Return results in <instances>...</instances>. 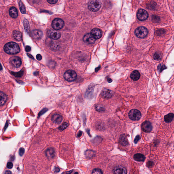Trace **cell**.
Wrapping results in <instances>:
<instances>
[{
  "label": "cell",
  "instance_id": "1",
  "mask_svg": "<svg viewBox=\"0 0 174 174\" xmlns=\"http://www.w3.org/2000/svg\"><path fill=\"white\" fill-rule=\"evenodd\" d=\"M4 50L7 54L15 55L20 52V49L17 44L14 42H10L4 45Z\"/></svg>",
  "mask_w": 174,
  "mask_h": 174
},
{
  "label": "cell",
  "instance_id": "2",
  "mask_svg": "<svg viewBox=\"0 0 174 174\" xmlns=\"http://www.w3.org/2000/svg\"><path fill=\"white\" fill-rule=\"evenodd\" d=\"M88 7L91 12H96L100 9L101 4L97 0H90L88 2Z\"/></svg>",
  "mask_w": 174,
  "mask_h": 174
},
{
  "label": "cell",
  "instance_id": "3",
  "mask_svg": "<svg viewBox=\"0 0 174 174\" xmlns=\"http://www.w3.org/2000/svg\"><path fill=\"white\" fill-rule=\"evenodd\" d=\"M148 29L144 27H140L136 29L135 34L138 38L143 39L145 38L148 34Z\"/></svg>",
  "mask_w": 174,
  "mask_h": 174
},
{
  "label": "cell",
  "instance_id": "4",
  "mask_svg": "<svg viewBox=\"0 0 174 174\" xmlns=\"http://www.w3.org/2000/svg\"><path fill=\"white\" fill-rule=\"evenodd\" d=\"M64 78L67 81H73L77 78V73L72 70H68L64 74Z\"/></svg>",
  "mask_w": 174,
  "mask_h": 174
},
{
  "label": "cell",
  "instance_id": "5",
  "mask_svg": "<svg viewBox=\"0 0 174 174\" xmlns=\"http://www.w3.org/2000/svg\"><path fill=\"white\" fill-rule=\"evenodd\" d=\"M64 25L63 20L60 18H56L52 21L51 26L55 30H59L62 28Z\"/></svg>",
  "mask_w": 174,
  "mask_h": 174
},
{
  "label": "cell",
  "instance_id": "6",
  "mask_svg": "<svg viewBox=\"0 0 174 174\" xmlns=\"http://www.w3.org/2000/svg\"><path fill=\"white\" fill-rule=\"evenodd\" d=\"M129 116L133 120H139L142 117L141 112L136 109H132L129 112Z\"/></svg>",
  "mask_w": 174,
  "mask_h": 174
},
{
  "label": "cell",
  "instance_id": "7",
  "mask_svg": "<svg viewBox=\"0 0 174 174\" xmlns=\"http://www.w3.org/2000/svg\"><path fill=\"white\" fill-rule=\"evenodd\" d=\"M47 35L48 37L52 39L57 40L61 37V34L57 30H49L47 32Z\"/></svg>",
  "mask_w": 174,
  "mask_h": 174
},
{
  "label": "cell",
  "instance_id": "8",
  "mask_svg": "<svg viewBox=\"0 0 174 174\" xmlns=\"http://www.w3.org/2000/svg\"><path fill=\"white\" fill-rule=\"evenodd\" d=\"M10 62L13 66L16 68L20 67L22 63L20 58L17 56H13L10 58Z\"/></svg>",
  "mask_w": 174,
  "mask_h": 174
},
{
  "label": "cell",
  "instance_id": "9",
  "mask_svg": "<svg viewBox=\"0 0 174 174\" xmlns=\"http://www.w3.org/2000/svg\"><path fill=\"white\" fill-rule=\"evenodd\" d=\"M138 19L141 21L146 20L148 17V14L147 11L143 9H140L137 14Z\"/></svg>",
  "mask_w": 174,
  "mask_h": 174
},
{
  "label": "cell",
  "instance_id": "10",
  "mask_svg": "<svg viewBox=\"0 0 174 174\" xmlns=\"http://www.w3.org/2000/svg\"><path fill=\"white\" fill-rule=\"evenodd\" d=\"M141 128L143 131L146 133H149L152 129L151 123L148 121H146L143 122L141 125Z\"/></svg>",
  "mask_w": 174,
  "mask_h": 174
},
{
  "label": "cell",
  "instance_id": "11",
  "mask_svg": "<svg viewBox=\"0 0 174 174\" xmlns=\"http://www.w3.org/2000/svg\"><path fill=\"white\" fill-rule=\"evenodd\" d=\"M113 172L114 174H127V171L126 168L122 166H118L114 168Z\"/></svg>",
  "mask_w": 174,
  "mask_h": 174
},
{
  "label": "cell",
  "instance_id": "12",
  "mask_svg": "<svg viewBox=\"0 0 174 174\" xmlns=\"http://www.w3.org/2000/svg\"><path fill=\"white\" fill-rule=\"evenodd\" d=\"M45 155L48 159H52L56 157V152L54 148H48L45 152Z\"/></svg>",
  "mask_w": 174,
  "mask_h": 174
},
{
  "label": "cell",
  "instance_id": "13",
  "mask_svg": "<svg viewBox=\"0 0 174 174\" xmlns=\"http://www.w3.org/2000/svg\"><path fill=\"white\" fill-rule=\"evenodd\" d=\"M83 40L85 43L91 44L95 43L96 39L91 35L90 33H87L83 37Z\"/></svg>",
  "mask_w": 174,
  "mask_h": 174
},
{
  "label": "cell",
  "instance_id": "14",
  "mask_svg": "<svg viewBox=\"0 0 174 174\" xmlns=\"http://www.w3.org/2000/svg\"><path fill=\"white\" fill-rule=\"evenodd\" d=\"M90 33L96 40L100 39L102 36V31L98 28H94L92 29Z\"/></svg>",
  "mask_w": 174,
  "mask_h": 174
},
{
  "label": "cell",
  "instance_id": "15",
  "mask_svg": "<svg viewBox=\"0 0 174 174\" xmlns=\"http://www.w3.org/2000/svg\"><path fill=\"white\" fill-rule=\"evenodd\" d=\"M52 122L56 124H59L62 121L63 116L58 114L55 113L52 115L51 118Z\"/></svg>",
  "mask_w": 174,
  "mask_h": 174
},
{
  "label": "cell",
  "instance_id": "16",
  "mask_svg": "<svg viewBox=\"0 0 174 174\" xmlns=\"http://www.w3.org/2000/svg\"><path fill=\"white\" fill-rule=\"evenodd\" d=\"M101 95L105 98H110L113 95V92L112 90L108 89H105L101 93Z\"/></svg>",
  "mask_w": 174,
  "mask_h": 174
},
{
  "label": "cell",
  "instance_id": "17",
  "mask_svg": "<svg viewBox=\"0 0 174 174\" xmlns=\"http://www.w3.org/2000/svg\"><path fill=\"white\" fill-rule=\"evenodd\" d=\"M42 31L39 30H34L32 32V35L34 39L35 40H40L43 36Z\"/></svg>",
  "mask_w": 174,
  "mask_h": 174
},
{
  "label": "cell",
  "instance_id": "18",
  "mask_svg": "<svg viewBox=\"0 0 174 174\" xmlns=\"http://www.w3.org/2000/svg\"><path fill=\"white\" fill-rule=\"evenodd\" d=\"M119 142L121 145L124 146H127L128 145V140L126 135L122 134L121 135L119 139Z\"/></svg>",
  "mask_w": 174,
  "mask_h": 174
},
{
  "label": "cell",
  "instance_id": "19",
  "mask_svg": "<svg viewBox=\"0 0 174 174\" xmlns=\"http://www.w3.org/2000/svg\"><path fill=\"white\" fill-rule=\"evenodd\" d=\"M141 77V74L139 72L136 70L134 71L130 74V77L134 81L138 80Z\"/></svg>",
  "mask_w": 174,
  "mask_h": 174
},
{
  "label": "cell",
  "instance_id": "20",
  "mask_svg": "<svg viewBox=\"0 0 174 174\" xmlns=\"http://www.w3.org/2000/svg\"><path fill=\"white\" fill-rule=\"evenodd\" d=\"M9 13L11 17L13 18H16L17 17L18 13L17 9L14 7L11 8L9 11Z\"/></svg>",
  "mask_w": 174,
  "mask_h": 174
},
{
  "label": "cell",
  "instance_id": "21",
  "mask_svg": "<svg viewBox=\"0 0 174 174\" xmlns=\"http://www.w3.org/2000/svg\"><path fill=\"white\" fill-rule=\"evenodd\" d=\"M13 36L14 39L18 41H20L22 40V34L19 31H14L13 32Z\"/></svg>",
  "mask_w": 174,
  "mask_h": 174
},
{
  "label": "cell",
  "instance_id": "22",
  "mask_svg": "<svg viewBox=\"0 0 174 174\" xmlns=\"http://www.w3.org/2000/svg\"><path fill=\"white\" fill-rule=\"evenodd\" d=\"M145 156L141 153H137L134 156V159L137 161H144L145 160Z\"/></svg>",
  "mask_w": 174,
  "mask_h": 174
},
{
  "label": "cell",
  "instance_id": "23",
  "mask_svg": "<svg viewBox=\"0 0 174 174\" xmlns=\"http://www.w3.org/2000/svg\"><path fill=\"white\" fill-rule=\"evenodd\" d=\"M0 104L1 106H2L6 103L7 100V96L2 91L0 92Z\"/></svg>",
  "mask_w": 174,
  "mask_h": 174
},
{
  "label": "cell",
  "instance_id": "24",
  "mask_svg": "<svg viewBox=\"0 0 174 174\" xmlns=\"http://www.w3.org/2000/svg\"><path fill=\"white\" fill-rule=\"evenodd\" d=\"M174 118V114L173 113H170L164 116V119L165 122L169 123L173 121Z\"/></svg>",
  "mask_w": 174,
  "mask_h": 174
},
{
  "label": "cell",
  "instance_id": "25",
  "mask_svg": "<svg viewBox=\"0 0 174 174\" xmlns=\"http://www.w3.org/2000/svg\"><path fill=\"white\" fill-rule=\"evenodd\" d=\"M24 24L26 31L27 32L29 33L30 30V27H29V24L28 20L25 19L24 21Z\"/></svg>",
  "mask_w": 174,
  "mask_h": 174
},
{
  "label": "cell",
  "instance_id": "26",
  "mask_svg": "<svg viewBox=\"0 0 174 174\" xmlns=\"http://www.w3.org/2000/svg\"><path fill=\"white\" fill-rule=\"evenodd\" d=\"M95 108L96 111L99 112H103L105 111L104 107L100 105H97Z\"/></svg>",
  "mask_w": 174,
  "mask_h": 174
},
{
  "label": "cell",
  "instance_id": "27",
  "mask_svg": "<svg viewBox=\"0 0 174 174\" xmlns=\"http://www.w3.org/2000/svg\"><path fill=\"white\" fill-rule=\"evenodd\" d=\"M19 4L20 12L23 14H25L26 13V9L23 3L21 1H20L19 2Z\"/></svg>",
  "mask_w": 174,
  "mask_h": 174
},
{
  "label": "cell",
  "instance_id": "28",
  "mask_svg": "<svg viewBox=\"0 0 174 174\" xmlns=\"http://www.w3.org/2000/svg\"><path fill=\"white\" fill-rule=\"evenodd\" d=\"M68 123L66 122H64L62 125H61L58 127V129L59 130H61V131H62V130H63L66 129L68 127Z\"/></svg>",
  "mask_w": 174,
  "mask_h": 174
},
{
  "label": "cell",
  "instance_id": "29",
  "mask_svg": "<svg viewBox=\"0 0 174 174\" xmlns=\"http://www.w3.org/2000/svg\"><path fill=\"white\" fill-rule=\"evenodd\" d=\"M86 155L87 158H91L94 155V152L93 151L88 150L86 152Z\"/></svg>",
  "mask_w": 174,
  "mask_h": 174
},
{
  "label": "cell",
  "instance_id": "30",
  "mask_svg": "<svg viewBox=\"0 0 174 174\" xmlns=\"http://www.w3.org/2000/svg\"><path fill=\"white\" fill-rule=\"evenodd\" d=\"M102 171L99 168H95L92 171V174H103Z\"/></svg>",
  "mask_w": 174,
  "mask_h": 174
},
{
  "label": "cell",
  "instance_id": "31",
  "mask_svg": "<svg viewBox=\"0 0 174 174\" xmlns=\"http://www.w3.org/2000/svg\"><path fill=\"white\" fill-rule=\"evenodd\" d=\"M166 68L167 67H166L165 65H161V64L159 65L158 67V70L160 71V72H161L163 70L166 69Z\"/></svg>",
  "mask_w": 174,
  "mask_h": 174
},
{
  "label": "cell",
  "instance_id": "32",
  "mask_svg": "<svg viewBox=\"0 0 174 174\" xmlns=\"http://www.w3.org/2000/svg\"><path fill=\"white\" fill-rule=\"evenodd\" d=\"M161 58V56L160 53L156 52L154 55V58L156 60H159Z\"/></svg>",
  "mask_w": 174,
  "mask_h": 174
},
{
  "label": "cell",
  "instance_id": "33",
  "mask_svg": "<svg viewBox=\"0 0 174 174\" xmlns=\"http://www.w3.org/2000/svg\"><path fill=\"white\" fill-rule=\"evenodd\" d=\"M48 110V109H47V108H44L38 114V116L39 117H40L41 116L43 115L44 113H45L46 112H47V111Z\"/></svg>",
  "mask_w": 174,
  "mask_h": 174
},
{
  "label": "cell",
  "instance_id": "34",
  "mask_svg": "<svg viewBox=\"0 0 174 174\" xmlns=\"http://www.w3.org/2000/svg\"><path fill=\"white\" fill-rule=\"evenodd\" d=\"M23 72L22 71H20L19 72L17 73L13 72V74H14V75L17 77H21L23 75Z\"/></svg>",
  "mask_w": 174,
  "mask_h": 174
},
{
  "label": "cell",
  "instance_id": "35",
  "mask_svg": "<svg viewBox=\"0 0 174 174\" xmlns=\"http://www.w3.org/2000/svg\"><path fill=\"white\" fill-rule=\"evenodd\" d=\"M159 17L157 16H153L152 17V19L153 21L155 22H159L160 19Z\"/></svg>",
  "mask_w": 174,
  "mask_h": 174
},
{
  "label": "cell",
  "instance_id": "36",
  "mask_svg": "<svg viewBox=\"0 0 174 174\" xmlns=\"http://www.w3.org/2000/svg\"><path fill=\"white\" fill-rule=\"evenodd\" d=\"M164 33H165V31H164V30L160 29V30H158L157 31L156 34H157V35L160 36V35L163 34Z\"/></svg>",
  "mask_w": 174,
  "mask_h": 174
},
{
  "label": "cell",
  "instance_id": "37",
  "mask_svg": "<svg viewBox=\"0 0 174 174\" xmlns=\"http://www.w3.org/2000/svg\"><path fill=\"white\" fill-rule=\"evenodd\" d=\"M25 149L23 148H21L19 149V154L20 156H22L24 153Z\"/></svg>",
  "mask_w": 174,
  "mask_h": 174
},
{
  "label": "cell",
  "instance_id": "38",
  "mask_svg": "<svg viewBox=\"0 0 174 174\" xmlns=\"http://www.w3.org/2000/svg\"><path fill=\"white\" fill-rule=\"evenodd\" d=\"M13 167V164L12 162H8L7 165V167L8 169H10L12 168Z\"/></svg>",
  "mask_w": 174,
  "mask_h": 174
},
{
  "label": "cell",
  "instance_id": "39",
  "mask_svg": "<svg viewBox=\"0 0 174 174\" xmlns=\"http://www.w3.org/2000/svg\"><path fill=\"white\" fill-rule=\"evenodd\" d=\"M47 1L50 4H55L57 2L58 0H47Z\"/></svg>",
  "mask_w": 174,
  "mask_h": 174
},
{
  "label": "cell",
  "instance_id": "40",
  "mask_svg": "<svg viewBox=\"0 0 174 174\" xmlns=\"http://www.w3.org/2000/svg\"><path fill=\"white\" fill-rule=\"evenodd\" d=\"M153 165H154V163L152 161H149L147 162V164H146V166L148 167H152Z\"/></svg>",
  "mask_w": 174,
  "mask_h": 174
},
{
  "label": "cell",
  "instance_id": "41",
  "mask_svg": "<svg viewBox=\"0 0 174 174\" xmlns=\"http://www.w3.org/2000/svg\"><path fill=\"white\" fill-rule=\"evenodd\" d=\"M141 139V137L139 135L136 136L134 139V143L135 144L137 143L138 141Z\"/></svg>",
  "mask_w": 174,
  "mask_h": 174
},
{
  "label": "cell",
  "instance_id": "42",
  "mask_svg": "<svg viewBox=\"0 0 174 174\" xmlns=\"http://www.w3.org/2000/svg\"><path fill=\"white\" fill-rule=\"evenodd\" d=\"M36 58L39 61H40L42 59V56L40 54H38L36 55Z\"/></svg>",
  "mask_w": 174,
  "mask_h": 174
},
{
  "label": "cell",
  "instance_id": "43",
  "mask_svg": "<svg viewBox=\"0 0 174 174\" xmlns=\"http://www.w3.org/2000/svg\"><path fill=\"white\" fill-rule=\"evenodd\" d=\"M25 50L27 52H29V51H30L31 50L30 47L28 46H26L25 47Z\"/></svg>",
  "mask_w": 174,
  "mask_h": 174
},
{
  "label": "cell",
  "instance_id": "44",
  "mask_svg": "<svg viewBox=\"0 0 174 174\" xmlns=\"http://www.w3.org/2000/svg\"><path fill=\"white\" fill-rule=\"evenodd\" d=\"M82 134V132L81 131H80L78 133V135H77V136H78V137H80L81 136Z\"/></svg>",
  "mask_w": 174,
  "mask_h": 174
},
{
  "label": "cell",
  "instance_id": "45",
  "mask_svg": "<svg viewBox=\"0 0 174 174\" xmlns=\"http://www.w3.org/2000/svg\"><path fill=\"white\" fill-rule=\"evenodd\" d=\"M59 171H60V169L59 168H56L55 169V173H57L59 172Z\"/></svg>",
  "mask_w": 174,
  "mask_h": 174
},
{
  "label": "cell",
  "instance_id": "46",
  "mask_svg": "<svg viewBox=\"0 0 174 174\" xmlns=\"http://www.w3.org/2000/svg\"><path fill=\"white\" fill-rule=\"evenodd\" d=\"M107 81H108V82H109V83H111V82H112V80L111 78H107Z\"/></svg>",
  "mask_w": 174,
  "mask_h": 174
},
{
  "label": "cell",
  "instance_id": "47",
  "mask_svg": "<svg viewBox=\"0 0 174 174\" xmlns=\"http://www.w3.org/2000/svg\"><path fill=\"white\" fill-rule=\"evenodd\" d=\"M72 171H67V172H65V173H63V174H71Z\"/></svg>",
  "mask_w": 174,
  "mask_h": 174
},
{
  "label": "cell",
  "instance_id": "48",
  "mask_svg": "<svg viewBox=\"0 0 174 174\" xmlns=\"http://www.w3.org/2000/svg\"><path fill=\"white\" fill-rule=\"evenodd\" d=\"M5 174H12V173L10 171H7L5 172Z\"/></svg>",
  "mask_w": 174,
  "mask_h": 174
},
{
  "label": "cell",
  "instance_id": "49",
  "mask_svg": "<svg viewBox=\"0 0 174 174\" xmlns=\"http://www.w3.org/2000/svg\"><path fill=\"white\" fill-rule=\"evenodd\" d=\"M74 174H78V173H77V172H76V173H74Z\"/></svg>",
  "mask_w": 174,
  "mask_h": 174
}]
</instances>
